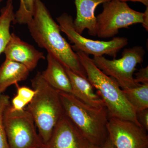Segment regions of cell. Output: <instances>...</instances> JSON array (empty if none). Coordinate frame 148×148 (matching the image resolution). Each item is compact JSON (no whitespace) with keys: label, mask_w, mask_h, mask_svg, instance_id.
<instances>
[{"label":"cell","mask_w":148,"mask_h":148,"mask_svg":"<svg viewBox=\"0 0 148 148\" xmlns=\"http://www.w3.org/2000/svg\"><path fill=\"white\" fill-rule=\"evenodd\" d=\"M145 51L142 47L125 49L119 59L109 60L104 56H93V62L104 73L115 80L122 89L140 85L135 82L133 75L136 66L144 60Z\"/></svg>","instance_id":"52a82bcc"},{"label":"cell","mask_w":148,"mask_h":148,"mask_svg":"<svg viewBox=\"0 0 148 148\" xmlns=\"http://www.w3.org/2000/svg\"><path fill=\"white\" fill-rule=\"evenodd\" d=\"M107 129L116 148H148L147 130L133 122L110 117Z\"/></svg>","instance_id":"9c48e42d"},{"label":"cell","mask_w":148,"mask_h":148,"mask_svg":"<svg viewBox=\"0 0 148 148\" xmlns=\"http://www.w3.org/2000/svg\"><path fill=\"white\" fill-rule=\"evenodd\" d=\"M3 1V0H0V3L2 1Z\"/></svg>","instance_id":"4316f807"},{"label":"cell","mask_w":148,"mask_h":148,"mask_svg":"<svg viewBox=\"0 0 148 148\" xmlns=\"http://www.w3.org/2000/svg\"><path fill=\"white\" fill-rule=\"evenodd\" d=\"M15 18L13 1L7 0L0 10V55L3 53L11 36L10 27Z\"/></svg>","instance_id":"2e32d148"},{"label":"cell","mask_w":148,"mask_h":148,"mask_svg":"<svg viewBox=\"0 0 148 148\" xmlns=\"http://www.w3.org/2000/svg\"><path fill=\"white\" fill-rule=\"evenodd\" d=\"M109 0H75L76 17L73 20L75 30L82 35L85 29L92 36H96V18L95 10L99 5Z\"/></svg>","instance_id":"7c38bea8"},{"label":"cell","mask_w":148,"mask_h":148,"mask_svg":"<svg viewBox=\"0 0 148 148\" xmlns=\"http://www.w3.org/2000/svg\"><path fill=\"white\" fill-rule=\"evenodd\" d=\"M135 82L137 84H148V66L142 68L135 74Z\"/></svg>","instance_id":"44dd1931"},{"label":"cell","mask_w":148,"mask_h":148,"mask_svg":"<svg viewBox=\"0 0 148 148\" xmlns=\"http://www.w3.org/2000/svg\"><path fill=\"white\" fill-rule=\"evenodd\" d=\"M58 92L64 113L84 137L90 144L103 145L109 136L107 125L110 116L106 106L94 108L72 94Z\"/></svg>","instance_id":"3957f363"},{"label":"cell","mask_w":148,"mask_h":148,"mask_svg":"<svg viewBox=\"0 0 148 148\" xmlns=\"http://www.w3.org/2000/svg\"><path fill=\"white\" fill-rule=\"evenodd\" d=\"M10 99L8 95L0 94V148H9L6 134L3 115L7 107L10 104Z\"/></svg>","instance_id":"d6986e66"},{"label":"cell","mask_w":148,"mask_h":148,"mask_svg":"<svg viewBox=\"0 0 148 148\" xmlns=\"http://www.w3.org/2000/svg\"><path fill=\"white\" fill-rule=\"evenodd\" d=\"M89 145L64 113L42 148H88Z\"/></svg>","instance_id":"30bf717a"},{"label":"cell","mask_w":148,"mask_h":148,"mask_svg":"<svg viewBox=\"0 0 148 148\" xmlns=\"http://www.w3.org/2000/svg\"><path fill=\"white\" fill-rule=\"evenodd\" d=\"M29 72L22 64L6 59L0 66V94L12 85L27 79Z\"/></svg>","instance_id":"9a60e30c"},{"label":"cell","mask_w":148,"mask_h":148,"mask_svg":"<svg viewBox=\"0 0 148 148\" xmlns=\"http://www.w3.org/2000/svg\"><path fill=\"white\" fill-rule=\"evenodd\" d=\"M56 19L60 30L67 36L70 42L73 44L71 47L76 51H79L93 56L107 55L115 59L120 51L128 44V40L124 37H115L108 41L85 38L75 31L73 19L67 13L62 14Z\"/></svg>","instance_id":"ba28073f"},{"label":"cell","mask_w":148,"mask_h":148,"mask_svg":"<svg viewBox=\"0 0 148 148\" xmlns=\"http://www.w3.org/2000/svg\"><path fill=\"white\" fill-rule=\"evenodd\" d=\"M76 53L86 72L88 79L97 89V93L105 103L109 116L130 121L141 126L136 112L116 81L98 69L89 55L79 51Z\"/></svg>","instance_id":"277c9868"},{"label":"cell","mask_w":148,"mask_h":148,"mask_svg":"<svg viewBox=\"0 0 148 148\" xmlns=\"http://www.w3.org/2000/svg\"><path fill=\"white\" fill-rule=\"evenodd\" d=\"M147 8L145 11V16H144V22L143 24V27H144L146 31L148 30V6L146 7Z\"/></svg>","instance_id":"d4e9b609"},{"label":"cell","mask_w":148,"mask_h":148,"mask_svg":"<svg viewBox=\"0 0 148 148\" xmlns=\"http://www.w3.org/2000/svg\"><path fill=\"white\" fill-rule=\"evenodd\" d=\"M31 82L36 94L26 110L32 115L43 144L48 141L56 125L64 114L58 90L38 72Z\"/></svg>","instance_id":"7a4b0ae2"},{"label":"cell","mask_w":148,"mask_h":148,"mask_svg":"<svg viewBox=\"0 0 148 148\" xmlns=\"http://www.w3.org/2000/svg\"><path fill=\"white\" fill-rule=\"evenodd\" d=\"M119 1H122L126 2L127 1H132L134 2H138L142 3L146 7L148 6V0H119Z\"/></svg>","instance_id":"484cf974"},{"label":"cell","mask_w":148,"mask_h":148,"mask_svg":"<svg viewBox=\"0 0 148 148\" xmlns=\"http://www.w3.org/2000/svg\"><path fill=\"white\" fill-rule=\"evenodd\" d=\"M65 67V66H64ZM72 88V95L80 101L94 108L106 106L103 100L87 78L81 76L65 67Z\"/></svg>","instance_id":"4fadbf2b"},{"label":"cell","mask_w":148,"mask_h":148,"mask_svg":"<svg viewBox=\"0 0 148 148\" xmlns=\"http://www.w3.org/2000/svg\"><path fill=\"white\" fill-rule=\"evenodd\" d=\"M136 117L141 127L147 131L148 130V109L137 112Z\"/></svg>","instance_id":"7402d4cb"},{"label":"cell","mask_w":148,"mask_h":148,"mask_svg":"<svg viewBox=\"0 0 148 148\" xmlns=\"http://www.w3.org/2000/svg\"><path fill=\"white\" fill-rule=\"evenodd\" d=\"M125 96L135 112L148 109V84L122 89Z\"/></svg>","instance_id":"e0dca14e"},{"label":"cell","mask_w":148,"mask_h":148,"mask_svg":"<svg viewBox=\"0 0 148 148\" xmlns=\"http://www.w3.org/2000/svg\"><path fill=\"white\" fill-rule=\"evenodd\" d=\"M36 0H20L18 10L15 13L13 23L27 24L33 18Z\"/></svg>","instance_id":"ac0fdd59"},{"label":"cell","mask_w":148,"mask_h":148,"mask_svg":"<svg viewBox=\"0 0 148 148\" xmlns=\"http://www.w3.org/2000/svg\"><path fill=\"white\" fill-rule=\"evenodd\" d=\"M11 107L14 110L21 111L25 109L27 104L17 95H15L12 100Z\"/></svg>","instance_id":"603a6c76"},{"label":"cell","mask_w":148,"mask_h":148,"mask_svg":"<svg viewBox=\"0 0 148 148\" xmlns=\"http://www.w3.org/2000/svg\"><path fill=\"white\" fill-rule=\"evenodd\" d=\"M3 53L6 59L22 64L30 72L34 70L40 60L45 59L43 53L22 40L14 33L11 34Z\"/></svg>","instance_id":"8fae6325"},{"label":"cell","mask_w":148,"mask_h":148,"mask_svg":"<svg viewBox=\"0 0 148 148\" xmlns=\"http://www.w3.org/2000/svg\"><path fill=\"white\" fill-rule=\"evenodd\" d=\"M144 12L130 8L126 2L109 0L103 3V10L96 16V36L102 38L114 36L119 29L144 22Z\"/></svg>","instance_id":"5b68a950"},{"label":"cell","mask_w":148,"mask_h":148,"mask_svg":"<svg viewBox=\"0 0 148 148\" xmlns=\"http://www.w3.org/2000/svg\"><path fill=\"white\" fill-rule=\"evenodd\" d=\"M88 148H116V147L108 136L106 142L102 145H95L90 144Z\"/></svg>","instance_id":"cb8c5ba5"},{"label":"cell","mask_w":148,"mask_h":148,"mask_svg":"<svg viewBox=\"0 0 148 148\" xmlns=\"http://www.w3.org/2000/svg\"><path fill=\"white\" fill-rule=\"evenodd\" d=\"M27 24L31 36L40 47L45 49L66 68L87 78L78 56L62 36L59 25L41 0H36L34 16Z\"/></svg>","instance_id":"6da1fadb"},{"label":"cell","mask_w":148,"mask_h":148,"mask_svg":"<svg viewBox=\"0 0 148 148\" xmlns=\"http://www.w3.org/2000/svg\"><path fill=\"white\" fill-rule=\"evenodd\" d=\"M15 85L17 89L16 95L22 99L28 106L34 97L36 91L33 88L32 89L27 86H20L17 84Z\"/></svg>","instance_id":"ffe728a7"},{"label":"cell","mask_w":148,"mask_h":148,"mask_svg":"<svg viewBox=\"0 0 148 148\" xmlns=\"http://www.w3.org/2000/svg\"><path fill=\"white\" fill-rule=\"evenodd\" d=\"M9 148H42L33 117L26 110H14L10 103L3 115Z\"/></svg>","instance_id":"8992f818"},{"label":"cell","mask_w":148,"mask_h":148,"mask_svg":"<svg viewBox=\"0 0 148 148\" xmlns=\"http://www.w3.org/2000/svg\"><path fill=\"white\" fill-rule=\"evenodd\" d=\"M47 60V69L41 73L43 78L56 90L72 94L71 84L65 67L50 53H48Z\"/></svg>","instance_id":"5bb4252c"}]
</instances>
